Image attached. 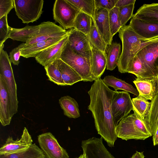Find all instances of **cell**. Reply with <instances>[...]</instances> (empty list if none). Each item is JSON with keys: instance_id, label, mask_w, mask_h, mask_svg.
I'll return each instance as SVG.
<instances>
[{"instance_id": "cell-1", "label": "cell", "mask_w": 158, "mask_h": 158, "mask_svg": "<svg viewBox=\"0 0 158 158\" xmlns=\"http://www.w3.org/2000/svg\"><path fill=\"white\" fill-rule=\"evenodd\" d=\"M115 92L105 84L101 77L94 81L88 92L90 98L88 109L92 113L96 129L111 147L114 146L118 138L111 107Z\"/></svg>"}, {"instance_id": "cell-2", "label": "cell", "mask_w": 158, "mask_h": 158, "mask_svg": "<svg viewBox=\"0 0 158 158\" xmlns=\"http://www.w3.org/2000/svg\"><path fill=\"white\" fill-rule=\"evenodd\" d=\"M118 32L122 43V50L117 67L119 72L125 73H127L129 65L141 44L149 40L139 35L129 25L122 27Z\"/></svg>"}, {"instance_id": "cell-3", "label": "cell", "mask_w": 158, "mask_h": 158, "mask_svg": "<svg viewBox=\"0 0 158 158\" xmlns=\"http://www.w3.org/2000/svg\"><path fill=\"white\" fill-rule=\"evenodd\" d=\"M115 132L118 138L125 140H144L152 136L145 119L135 113L120 121L116 126Z\"/></svg>"}, {"instance_id": "cell-4", "label": "cell", "mask_w": 158, "mask_h": 158, "mask_svg": "<svg viewBox=\"0 0 158 158\" xmlns=\"http://www.w3.org/2000/svg\"><path fill=\"white\" fill-rule=\"evenodd\" d=\"M61 59L74 70L84 81H94L92 77L90 60L74 51L68 42L61 54Z\"/></svg>"}, {"instance_id": "cell-5", "label": "cell", "mask_w": 158, "mask_h": 158, "mask_svg": "<svg viewBox=\"0 0 158 158\" xmlns=\"http://www.w3.org/2000/svg\"><path fill=\"white\" fill-rule=\"evenodd\" d=\"M135 55L151 75L158 77V38L143 43Z\"/></svg>"}, {"instance_id": "cell-6", "label": "cell", "mask_w": 158, "mask_h": 158, "mask_svg": "<svg viewBox=\"0 0 158 158\" xmlns=\"http://www.w3.org/2000/svg\"><path fill=\"white\" fill-rule=\"evenodd\" d=\"M16 14L24 23L38 20L43 13V0H14Z\"/></svg>"}, {"instance_id": "cell-7", "label": "cell", "mask_w": 158, "mask_h": 158, "mask_svg": "<svg viewBox=\"0 0 158 158\" xmlns=\"http://www.w3.org/2000/svg\"><path fill=\"white\" fill-rule=\"evenodd\" d=\"M80 11L67 0H56L53 8L55 21L64 30L74 28L76 17Z\"/></svg>"}, {"instance_id": "cell-8", "label": "cell", "mask_w": 158, "mask_h": 158, "mask_svg": "<svg viewBox=\"0 0 158 158\" xmlns=\"http://www.w3.org/2000/svg\"><path fill=\"white\" fill-rule=\"evenodd\" d=\"M4 44L0 47V75L5 80L12 101L16 112L18 103L17 85L15 80L11 63L7 52L3 50Z\"/></svg>"}, {"instance_id": "cell-9", "label": "cell", "mask_w": 158, "mask_h": 158, "mask_svg": "<svg viewBox=\"0 0 158 158\" xmlns=\"http://www.w3.org/2000/svg\"><path fill=\"white\" fill-rule=\"evenodd\" d=\"M111 107L113 118L116 126L133 110L132 100L129 94L125 91H115Z\"/></svg>"}, {"instance_id": "cell-10", "label": "cell", "mask_w": 158, "mask_h": 158, "mask_svg": "<svg viewBox=\"0 0 158 158\" xmlns=\"http://www.w3.org/2000/svg\"><path fill=\"white\" fill-rule=\"evenodd\" d=\"M40 149L46 158H69L66 150L59 144L50 132L41 134L38 136Z\"/></svg>"}, {"instance_id": "cell-11", "label": "cell", "mask_w": 158, "mask_h": 158, "mask_svg": "<svg viewBox=\"0 0 158 158\" xmlns=\"http://www.w3.org/2000/svg\"><path fill=\"white\" fill-rule=\"evenodd\" d=\"M39 25L38 32L25 43V47L51 38L65 36L69 34L68 31L49 21L43 22Z\"/></svg>"}, {"instance_id": "cell-12", "label": "cell", "mask_w": 158, "mask_h": 158, "mask_svg": "<svg viewBox=\"0 0 158 158\" xmlns=\"http://www.w3.org/2000/svg\"><path fill=\"white\" fill-rule=\"evenodd\" d=\"M16 112L6 82L0 75V121L5 126L9 125Z\"/></svg>"}, {"instance_id": "cell-13", "label": "cell", "mask_w": 158, "mask_h": 158, "mask_svg": "<svg viewBox=\"0 0 158 158\" xmlns=\"http://www.w3.org/2000/svg\"><path fill=\"white\" fill-rule=\"evenodd\" d=\"M68 42L75 51L90 60L92 55L91 45L87 36L72 28L68 30Z\"/></svg>"}, {"instance_id": "cell-14", "label": "cell", "mask_w": 158, "mask_h": 158, "mask_svg": "<svg viewBox=\"0 0 158 158\" xmlns=\"http://www.w3.org/2000/svg\"><path fill=\"white\" fill-rule=\"evenodd\" d=\"M102 139L92 137L82 141L81 147L86 158H115L103 144Z\"/></svg>"}, {"instance_id": "cell-15", "label": "cell", "mask_w": 158, "mask_h": 158, "mask_svg": "<svg viewBox=\"0 0 158 158\" xmlns=\"http://www.w3.org/2000/svg\"><path fill=\"white\" fill-rule=\"evenodd\" d=\"M33 140L27 129L24 128L20 139L13 140L12 137L9 136L5 143L0 148V155L17 152L28 148L32 144Z\"/></svg>"}, {"instance_id": "cell-16", "label": "cell", "mask_w": 158, "mask_h": 158, "mask_svg": "<svg viewBox=\"0 0 158 158\" xmlns=\"http://www.w3.org/2000/svg\"><path fill=\"white\" fill-rule=\"evenodd\" d=\"M139 96L151 101L158 93V77L137 78L133 81Z\"/></svg>"}, {"instance_id": "cell-17", "label": "cell", "mask_w": 158, "mask_h": 158, "mask_svg": "<svg viewBox=\"0 0 158 158\" xmlns=\"http://www.w3.org/2000/svg\"><path fill=\"white\" fill-rule=\"evenodd\" d=\"M109 11L103 9L95 10L93 19L99 33L107 45L111 44L113 40L110 29Z\"/></svg>"}, {"instance_id": "cell-18", "label": "cell", "mask_w": 158, "mask_h": 158, "mask_svg": "<svg viewBox=\"0 0 158 158\" xmlns=\"http://www.w3.org/2000/svg\"><path fill=\"white\" fill-rule=\"evenodd\" d=\"M68 39V35L55 45L40 53L35 57L36 61L44 67L55 60L60 59Z\"/></svg>"}, {"instance_id": "cell-19", "label": "cell", "mask_w": 158, "mask_h": 158, "mask_svg": "<svg viewBox=\"0 0 158 158\" xmlns=\"http://www.w3.org/2000/svg\"><path fill=\"white\" fill-rule=\"evenodd\" d=\"M129 25L136 33L147 40L158 38V23L146 22L132 18Z\"/></svg>"}, {"instance_id": "cell-20", "label": "cell", "mask_w": 158, "mask_h": 158, "mask_svg": "<svg viewBox=\"0 0 158 158\" xmlns=\"http://www.w3.org/2000/svg\"><path fill=\"white\" fill-rule=\"evenodd\" d=\"M68 35L64 36L51 38L25 47L21 49V56L26 58L35 57L40 52L58 43Z\"/></svg>"}, {"instance_id": "cell-21", "label": "cell", "mask_w": 158, "mask_h": 158, "mask_svg": "<svg viewBox=\"0 0 158 158\" xmlns=\"http://www.w3.org/2000/svg\"><path fill=\"white\" fill-rule=\"evenodd\" d=\"M92 55L90 59L92 77L94 81L101 77L106 68V53L91 45Z\"/></svg>"}, {"instance_id": "cell-22", "label": "cell", "mask_w": 158, "mask_h": 158, "mask_svg": "<svg viewBox=\"0 0 158 158\" xmlns=\"http://www.w3.org/2000/svg\"><path fill=\"white\" fill-rule=\"evenodd\" d=\"M132 18L146 22L158 23V3L144 4Z\"/></svg>"}, {"instance_id": "cell-23", "label": "cell", "mask_w": 158, "mask_h": 158, "mask_svg": "<svg viewBox=\"0 0 158 158\" xmlns=\"http://www.w3.org/2000/svg\"><path fill=\"white\" fill-rule=\"evenodd\" d=\"M39 25L36 26L27 25L22 28H15L10 27L8 39L26 43L33 36L38 33Z\"/></svg>"}, {"instance_id": "cell-24", "label": "cell", "mask_w": 158, "mask_h": 158, "mask_svg": "<svg viewBox=\"0 0 158 158\" xmlns=\"http://www.w3.org/2000/svg\"><path fill=\"white\" fill-rule=\"evenodd\" d=\"M58 61L59 68L65 85H72L78 82L83 81L81 77L72 68L60 59H58Z\"/></svg>"}, {"instance_id": "cell-25", "label": "cell", "mask_w": 158, "mask_h": 158, "mask_svg": "<svg viewBox=\"0 0 158 158\" xmlns=\"http://www.w3.org/2000/svg\"><path fill=\"white\" fill-rule=\"evenodd\" d=\"M59 103L65 115L74 118L80 116L78 104L73 98L69 96L61 97L59 99Z\"/></svg>"}, {"instance_id": "cell-26", "label": "cell", "mask_w": 158, "mask_h": 158, "mask_svg": "<svg viewBox=\"0 0 158 158\" xmlns=\"http://www.w3.org/2000/svg\"><path fill=\"white\" fill-rule=\"evenodd\" d=\"M145 120L153 135L158 127V93L150 102Z\"/></svg>"}, {"instance_id": "cell-27", "label": "cell", "mask_w": 158, "mask_h": 158, "mask_svg": "<svg viewBox=\"0 0 158 158\" xmlns=\"http://www.w3.org/2000/svg\"><path fill=\"white\" fill-rule=\"evenodd\" d=\"M44 154L35 143L27 148L15 153L0 155V158H45Z\"/></svg>"}, {"instance_id": "cell-28", "label": "cell", "mask_w": 158, "mask_h": 158, "mask_svg": "<svg viewBox=\"0 0 158 158\" xmlns=\"http://www.w3.org/2000/svg\"><path fill=\"white\" fill-rule=\"evenodd\" d=\"M102 80L107 86L113 88L115 91L119 89L122 90L137 96L139 95L138 91L131 85L113 76H107Z\"/></svg>"}, {"instance_id": "cell-29", "label": "cell", "mask_w": 158, "mask_h": 158, "mask_svg": "<svg viewBox=\"0 0 158 158\" xmlns=\"http://www.w3.org/2000/svg\"><path fill=\"white\" fill-rule=\"evenodd\" d=\"M121 50V45L119 43L112 42L110 45H108L106 52L107 69L113 70L117 66Z\"/></svg>"}, {"instance_id": "cell-30", "label": "cell", "mask_w": 158, "mask_h": 158, "mask_svg": "<svg viewBox=\"0 0 158 158\" xmlns=\"http://www.w3.org/2000/svg\"><path fill=\"white\" fill-rule=\"evenodd\" d=\"M92 22L91 16L80 12L75 19L74 28L88 36L90 32Z\"/></svg>"}, {"instance_id": "cell-31", "label": "cell", "mask_w": 158, "mask_h": 158, "mask_svg": "<svg viewBox=\"0 0 158 158\" xmlns=\"http://www.w3.org/2000/svg\"><path fill=\"white\" fill-rule=\"evenodd\" d=\"M127 73L135 75L137 78H147L151 75L136 55H135L128 67Z\"/></svg>"}, {"instance_id": "cell-32", "label": "cell", "mask_w": 158, "mask_h": 158, "mask_svg": "<svg viewBox=\"0 0 158 158\" xmlns=\"http://www.w3.org/2000/svg\"><path fill=\"white\" fill-rule=\"evenodd\" d=\"M58 59L44 67L49 80L59 85L65 86L59 68Z\"/></svg>"}, {"instance_id": "cell-33", "label": "cell", "mask_w": 158, "mask_h": 158, "mask_svg": "<svg viewBox=\"0 0 158 158\" xmlns=\"http://www.w3.org/2000/svg\"><path fill=\"white\" fill-rule=\"evenodd\" d=\"M87 36L91 45L106 53L108 45L99 33L93 19L91 30Z\"/></svg>"}, {"instance_id": "cell-34", "label": "cell", "mask_w": 158, "mask_h": 158, "mask_svg": "<svg viewBox=\"0 0 158 158\" xmlns=\"http://www.w3.org/2000/svg\"><path fill=\"white\" fill-rule=\"evenodd\" d=\"M134 113L143 119H145L148 111L150 102L138 95L132 99Z\"/></svg>"}, {"instance_id": "cell-35", "label": "cell", "mask_w": 158, "mask_h": 158, "mask_svg": "<svg viewBox=\"0 0 158 158\" xmlns=\"http://www.w3.org/2000/svg\"><path fill=\"white\" fill-rule=\"evenodd\" d=\"M80 12L88 14L94 19L95 10L94 0H67Z\"/></svg>"}, {"instance_id": "cell-36", "label": "cell", "mask_w": 158, "mask_h": 158, "mask_svg": "<svg viewBox=\"0 0 158 158\" xmlns=\"http://www.w3.org/2000/svg\"><path fill=\"white\" fill-rule=\"evenodd\" d=\"M109 16L110 32L113 37L122 27L119 17L118 8L115 7L110 10Z\"/></svg>"}, {"instance_id": "cell-37", "label": "cell", "mask_w": 158, "mask_h": 158, "mask_svg": "<svg viewBox=\"0 0 158 158\" xmlns=\"http://www.w3.org/2000/svg\"><path fill=\"white\" fill-rule=\"evenodd\" d=\"M135 3L118 8L119 17L122 27L125 25L128 21L132 17Z\"/></svg>"}, {"instance_id": "cell-38", "label": "cell", "mask_w": 158, "mask_h": 158, "mask_svg": "<svg viewBox=\"0 0 158 158\" xmlns=\"http://www.w3.org/2000/svg\"><path fill=\"white\" fill-rule=\"evenodd\" d=\"M10 29L7 15L0 18V46L4 44V43L8 39Z\"/></svg>"}, {"instance_id": "cell-39", "label": "cell", "mask_w": 158, "mask_h": 158, "mask_svg": "<svg viewBox=\"0 0 158 158\" xmlns=\"http://www.w3.org/2000/svg\"><path fill=\"white\" fill-rule=\"evenodd\" d=\"M25 47V43H23L13 49L10 52V60L11 63H12L14 65H18L19 64L20 58L21 56V49Z\"/></svg>"}, {"instance_id": "cell-40", "label": "cell", "mask_w": 158, "mask_h": 158, "mask_svg": "<svg viewBox=\"0 0 158 158\" xmlns=\"http://www.w3.org/2000/svg\"><path fill=\"white\" fill-rule=\"evenodd\" d=\"M95 10L101 9L109 11L115 7L118 0H94Z\"/></svg>"}, {"instance_id": "cell-41", "label": "cell", "mask_w": 158, "mask_h": 158, "mask_svg": "<svg viewBox=\"0 0 158 158\" xmlns=\"http://www.w3.org/2000/svg\"><path fill=\"white\" fill-rule=\"evenodd\" d=\"M14 8V0H0V18L8 15Z\"/></svg>"}, {"instance_id": "cell-42", "label": "cell", "mask_w": 158, "mask_h": 158, "mask_svg": "<svg viewBox=\"0 0 158 158\" xmlns=\"http://www.w3.org/2000/svg\"><path fill=\"white\" fill-rule=\"evenodd\" d=\"M135 0H118L115 7L120 8L130 4L135 3Z\"/></svg>"}, {"instance_id": "cell-43", "label": "cell", "mask_w": 158, "mask_h": 158, "mask_svg": "<svg viewBox=\"0 0 158 158\" xmlns=\"http://www.w3.org/2000/svg\"><path fill=\"white\" fill-rule=\"evenodd\" d=\"M153 136V142L154 145H158V127Z\"/></svg>"}, {"instance_id": "cell-44", "label": "cell", "mask_w": 158, "mask_h": 158, "mask_svg": "<svg viewBox=\"0 0 158 158\" xmlns=\"http://www.w3.org/2000/svg\"><path fill=\"white\" fill-rule=\"evenodd\" d=\"M143 152H139L136 151L131 158H144Z\"/></svg>"}, {"instance_id": "cell-45", "label": "cell", "mask_w": 158, "mask_h": 158, "mask_svg": "<svg viewBox=\"0 0 158 158\" xmlns=\"http://www.w3.org/2000/svg\"><path fill=\"white\" fill-rule=\"evenodd\" d=\"M77 158H86L85 155L83 154L81 155L78 157Z\"/></svg>"}, {"instance_id": "cell-46", "label": "cell", "mask_w": 158, "mask_h": 158, "mask_svg": "<svg viewBox=\"0 0 158 158\" xmlns=\"http://www.w3.org/2000/svg\"></svg>"}]
</instances>
